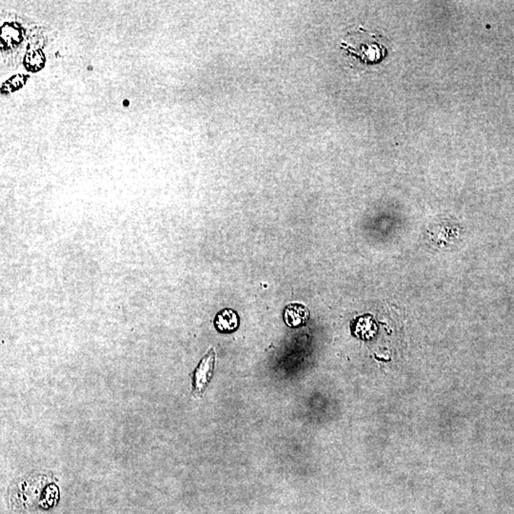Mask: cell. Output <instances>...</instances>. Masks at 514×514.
<instances>
[{
	"label": "cell",
	"instance_id": "277c9868",
	"mask_svg": "<svg viewBox=\"0 0 514 514\" xmlns=\"http://www.w3.org/2000/svg\"><path fill=\"white\" fill-rule=\"evenodd\" d=\"M214 326L221 332H235L240 327V317L233 309H222L214 318Z\"/></svg>",
	"mask_w": 514,
	"mask_h": 514
},
{
	"label": "cell",
	"instance_id": "ba28073f",
	"mask_svg": "<svg viewBox=\"0 0 514 514\" xmlns=\"http://www.w3.org/2000/svg\"><path fill=\"white\" fill-rule=\"evenodd\" d=\"M372 323H369V320H360L358 322V326H356L355 332L358 337L368 338L372 335Z\"/></svg>",
	"mask_w": 514,
	"mask_h": 514
},
{
	"label": "cell",
	"instance_id": "6da1fadb",
	"mask_svg": "<svg viewBox=\"0 0 514 514\" xmlns=\"http://www.w3.org/2000/svg\"><path fill=\"white\" fill-rule=\"evenodd\" d=\"M341 48L365 64H374L381 61L387 54V49L374 34L369 33L360 26L358 31L351 34L341 42Z\"/></svg>",
	"mask_w": 514,
	"mask_h": 514
},
{
	"label": "cell",
	"instance_id": "8992f818",
	"mask_svg": "<svg viewBox=\"0 0 514 514\" xmlns=\"http://www.w3.org/2000/svg\"><path fill=\"white\" fill-rule=\"evenodd\" d=\"M24 64L30 72H38L45 64L44 54L41 51H31L26 54Z\"/></svg>",
	"mask_w": 514,
	"mask_h": 514
},
{
	"label": "cell",
	"instance_id": "52a82bcc",
	"mask_svg": "<svg viewBox=\"0 0 514 514\" xmlns=\"http://www.w3.org/2000/svg\"><path fill=\"white\" fill-rule=\"evenodd\" d=\"M26 80H27V78H26L25 75H15L14 78H10L6 83H4L3 85H2V93L7 94L10 93V91H17V89H20L24 85Z\"/></svg>",
	"mask_w": 514,
	"mask_h": 514
},
{
	"label": "cell",
	"instance_id": "5b68a950",
	"mask_svg": "<svg viewBox=\"0 0 514 514\" xmlns=\"http://www.w3.org/2000/svg\"><path fill=\"white\" fill-rule=\"evenodd\" d=\"M22 30L20 26L14 23H6L2 26L1 31V48L9 49L17 46L22 39Z\"/></svg>",
	"mask_w": 514,
	"mask_h": 514
},
{
	"label": "cell",
	"instance_id": "3957f363",
	"mask_svg": "<svg viewBox=\"0 0 514 514\" xmlns=\"http://www.w3.org/2000/svg\"><path fill=\"white\" fill-rule=\"evenodd\" d=\"M285 323L291 328L302 326L308 321L309 317V309L302 304L292 303L285 308L284 314Z\"/></svg>",
	"mask_w": 514,
	"mask_h": 514
},
{
	"label": "cell",
	"instance_id": "7a4b0ae2",
	"mask_svg": "<svg viewBox=\"0 0 514 514\" xmlns=\"http://www.w3.org/2000/svg\"><path fill=\"white\" fill-rule=\"evenodd\" d=\"M214 364H216V351L214 348H210L193 371V392L196 395H201L206 390L214 374Z\"/></svg>",
	"mask_w": 514,
	"mask_h": 514
}]
</instances>
